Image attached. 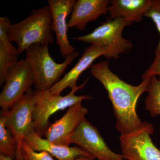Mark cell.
<instances>
[{
    "instance_id": "cell-6",
    "label": "cell",
    "mask_w": 160,
    "mask_h": 160,
    "mask_svg": "<svg viewBox=\"0 0 160 160\" xmlns=\"http://www.w3.org/2000/svg\"><path fill=\"white\" fill-rule=\"evenodd\" d=\"M89 78L77 89L71 90L68 94L62 96L60 94H52L50 90L42 92V95L35 107L33 112L34 131L42 137L51 125L50 116L57 112L64 110L83 100H90L93 98L90 95H76V92L86 86Z\"/></svg>"
},
{
    "instance_id": "cell-2",
    "label": "cell",
    "mask_w": 160,
    "mask_h": 160,
    "mask_svg": "<svg viewBox=\"0 0 160 160\" xmlns=\"http://www.w3.org/2000/svg\"><path fill=\"white\" fill-rule=\"evenodd\" d=\"M52 21L49 5L32 9L26 19L12 24L8 33L9 39L11 42L17 43L20 54L33 44L48 46L54 41Z\"/></svg>"
},
{
    "instance_id": "cell-14",
    "label": "cell",
    "mask_w": 160,
    "mask_h": 160,
    "mask_svg": "<svg viewBox=\"0 0 160 160\" xmlns=\"http://www.w3.org/2000/svg\"><path fill=\"white\" fill-rule=\"evenodd\" d=\"M24 142L34 151H46L58 160H75L82 156L91 157L88 152L78 146L69 147L50 142L34 131L29 132Z\"/></svg>"
},
{
    "instance_id": "cell-15",
    "label": "cell",
    "mask_w": 160,
    "mask_h": 160,
    "mask_svg": "<svg viewBox=\"0 0 160 160\" xmlns=\"http://www.w3.org/2000/svg\"><path fill=\"white\" fill-rule=\"evenodd\" d=\"M152 0H111L109 19L122 18L132 23L140 22L151 7Z\"/></svg>"
},
{
    "instance_id": "cell-7",
    "label": "cell",
    "mask_w": 160,
    "mask_h": 160,
    "mask_svg": "<svg viewBox=\"0 0 160 160\" xmlns=\"http://www.w3.org/2000/svg\"><path fill=\"white\" fill-rule=\"evenodd\" d=\"M31 67L26 59H22L9 70L0 93V107L7 112L22 99L34 86Z\"/></svg>"
},
{
    "instance_id": "cell-21",
    "label": "cell",
    "mask_w": 160,
    "mask_h": 160,
    "mask_svg": "<svg viewBox=\"0 0 160 160\" xmlns=\"http://www.w3.org/2000/svg\"><path fill=\"white\" fill-rule=\"evenodd\" d=\"M22 155L25 160H54L48 152L34 151L24 141L22 146Z\"/></svg>"
},
{
    "instance_id": "cell-19",
    "label": "cell",
    "mask_w": 160,
    "mask_h": 160,
    "mask_svg": "<svg viewBox=\"0 0 160 160\" xmlns=\"http://www.w3.org/2000/svg\"><path fill=\"white\" fill-rule=\"evenodd\" d=\"M12 24L7 17H0V43L9 52L19 56L20 53L18 48L11 44L8 37V33Z\"/></svg>"
},
{
    "instance_id": "cell-24",
    "label": "cell",
    "mask_w": 160,
    "mask_h": 160,
    "mask_svg": "<svg viewBox=\"0 0 160 160\" xmlns=\"http://www.w3.org/2000/svg\"><path fill=\"white\" fill-rule=\"evenodd\" d=\"M0 160H14L9 157H6L3 156L2 155H0ZM22 160H25L22 158Z\"/></svg>"
},
{
    "instance_id": "cell-12",
    "label": "cell",
    "mask_w": 160,
    "mask_h": 160,
    "mask_svg": "<svg viewBox=\"0 0 160 160\" xmlns=\"http://www.w3.org/2000/svg\"><path fill=\"white\" fill-rule=\"evenodd\" d=\"M107 52L106 48L98 45L92 44L87 47L74 67L52 87L50 93L60 94L68 87L71 90L78 88L77 82L80 75L86 69L91 68L95 60L105 55Z\"/></svg>"
},
{
    "instance_id": "cell-1",
    "label": "cell",
    "mask_w": 160,
    "mask_h": 160,
    "mask_svg": "<svg viewBox=\"0 0 160 160\" xmlns=\"http://www.w3.org/2000/svg\"><path fill=\"white\" fill-rule=\"evenodd\" d=\"M91 72L108 92L116 118L117 131L123 135L140 129L143 122L137 113V104L140 96L147 92L149 78L143 79L138 86L130 85L112 72L108 61L92 65Z\"/></svg>"
},
{
    "instance_id": "cell-9",
    "label": "cell",
    "mask_w": 160,
    "mask_h": 160,
    "mask_svg": "<svg viewBox=\"0 0 160 160\" xmlns=\"http://www.w3.org/2000/svg\"><path fill=\"white\" fill-rule=\"evenodd\" d=\"M71 142L86 150L95 159L125 160L122 154L109 149L98 128L86 118L81 122L75 131Z\"/></svg>"
},
{
    "instance_id": "cell-20",
    "label": "cell",
    "mask_w": 160,
    "mask_h": 160,
    "mask_svg": "<svg viewBox=\"0 0 160 160\" xmlns=\"http://www.w3.org/2000/svg\"><path fill=\"white\" fill-rule=\"evenodd\" d=\"M145 17L151 19L160 34V39L155 51V55H160V0H152L151 7Z\"/></svg>"
},
{
    "instance_id": "cell-13",
    "label": "cell",
    "mask_w": 160,
    "mask_h": 160,
    "mask_svg": "<svg viewBox=\"0 0 160 160\" xmlns=\"http://www.w3.org/2000/svg\"><path fill=\"white\" fill-rule=\"evenodd\" d=\"M109 5V0L76 1L68 22V29L75 28L83 31L88 23L107 14Z\"/></svg>"
},
{
    "instance_id": "cell-18",
    "label": "cell",
    "mask_w": 160,
    "mask_h": 160,
    "mask_svg": "<svg viewBox=\"0 0 160 160\" xmlns=\"http://www.w3.org/2000/svg\"><path fill=\"white\" fill-rule=\"evenodd\" d=\"M18 62V56L9 52L0 43V86L4 85L9 70Z\"/></svg>"
},
{
    "instance_id": "cell-3",
    "label": "cell",
    "mask_w": 160,
    "mask_h": 160,
    "mask_svg": "<svg viewBox=\"0 0 160 160\" xmlns=\"http://www.w3.org/2000/svg\"><path fill=\"white\" fill-rule=\"evenodd\" d=\"M26 60L31 67L34 79V90L45 92L60 81L69 64L79 55L75 51L62 63L56 62L49 54L48 46L33 44L26 51Z\"/></svg>"
},
{
    "instance_id": "cell-4",
    "label": "cell",
    "mask_w": 160,
    "mask_h": 160,
    "mask_svg": "<svg viewBox=\"0 0 160 160\" xmlns=\"http://www.w3.org/2000/svg\"><path fill=\"white\" fill-rule=\"evenodd\" d=\"M132 24L122 18H108L90 33L71 38L105 47L107 52L104 56L107 59L117 60L120 54L127 53L132 49L131 41L122 36L123 29Z\"/></svg>"
},
{
    "instance_id": "cell-22",
    "label": "cell",
    "mask_w": 160,
    "mask_h": 160,
    "mask_svg": "<svg viewBox=\"0 0 160 160\" xmlns=\"http://www.w3.org/2000/svg\"><path fill=\"white\" fill-rule=\"evenodd\" d=\"M152 76L158 77L160 81V55H155L153 62L144 72L142 78V80L148 79Z\"/></svg>"
},
{
    "instance_id": "cell-10",
    "label": "cell",
    "mask_w": 160,
    "mask_h": 160,
    "mask_svg": "<svg viewBox=\"0 0 160 160\" xmlns=\"http://www.w3.org/2000/svg\"><path fill=\"white\" fill-rule=\"evenodd\" d=\"M82 102L68 108L64 115L49 126L44 136L50 142L69 146L71 138L78 126L88 113Z\"/></svg>"
},
{
    "instance_id": "cell-16",
    "label": "cell",
    "mask_w": 160,
    "mask_h": 160,
    "mask_svg": "<svg viewBox=\"0 0 160 160\" xmlns=\"http://www.w3.org/2000/svg\"><path fill=\"white\" fill-rule=\"evenodd\" d=\"M5 112L1 111L0 116V155L15 159L17 146L11 130L6 126Z\"/></svg>"
},
{
    "instance_id": "cell-8",
    "label": "cell",
    "mask_w": 160,
    "mask_h": 160,
    "mask_svg": "<svg viewBox=\"0 0 160 160\" xmlns=\"http://www.w3.org/2000/svg\"><path fill=\"white\" fill-rule=\"evenodd\" d=\"M154 129L150 123L143 122L142 126L119 138L122 155L125 160H160V149L155 146L150 136Z\"/></svg>"
},
{
    "instance_id": "cell-5",
    "label": "cell",
    "mask_w": 160,
    "mask_h": 160,
    "mask_svg": "<svg viewBox=\"0 0 160 160\" xmlns=\"http://www.w3.org/2000/svg\"><path fill=\"white\" fill-rule=\"evenodd\" d=\"M42 92L32 89L25 95L8 112L6 126L10 129L16 141L17 150L15 160H22V146L24 138L29 132L34 131L33 112L39 100Z\"/></svg>"
},
{
    "instance_id": "cell-17",
    "label": "cell",
    "mask_w": 160,
    "mask_h": 160,
    "mask_svg": "<svg viewBox=\"0 0 160 160\" xmlns=\"http://www.w3.org/2000/svg\"><path fill=\"white\" fill-rule=\"evenodd\" d=\"M145 100V108L149 111L150 116H160V81L157 76H152L149 78Z\"/></svg>"
},
{
    "instance_id": "cell-23",
    "label": "cell",
    "mask_w": 160,
    "mask_h": 160,
    "mask_svg": "<svg viewBox=\"0 0 160 160\" xmlns=\"http://www.w3.org/2000/svg\"><path fill=\"white\" fill-rule=\"evenodd\" d=\"M75 160H97L93 158L90 157L82 156L77 158Z\"/></svg>"
},
{
    "instance_id": "cell-11",
    "label": "cell",
    "mask_w": 160,
    "mask_h": 160,
    "mask_svg": "<svg viewBox=\"0 0 160 160\" xmlns=\"http://www.w3.org/2000/svg\"><path fill=\"white\" fill-rule=\"evenodd\" d=\"M75 0H48L52 23V27L56 35L57 42L63 58L72 54L75 48L69 42L67 35V18L72 11Z\"/></svg>"
}]
</instances>
